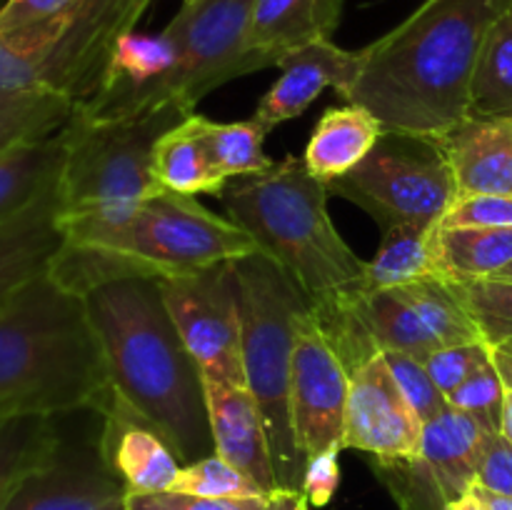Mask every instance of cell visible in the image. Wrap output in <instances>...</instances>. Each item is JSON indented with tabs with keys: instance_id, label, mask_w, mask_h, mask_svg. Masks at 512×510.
Returning <instances> with one entry per match:
<instances>
[{
	"instance_id": "cell-12",
	"label": "cell",
	"mask_w": 512,
	"mask_h": 510,
	"mask_svg": "<svg viewBox=\"0 0 512 510\" xmlns=\"http://www.w3.org/2000/svg\"><path fill=\"white\" fill-rule=\"evenodd\" d=\"M160 288L185 345L203 370V378L245 383L235 260L178 278H160Z\"/></svg>"
},
{
	"instance_id": "cell-34",
	"label": "cell",
	"mask_w": 512,
	"mask_h": 510,
	"mask_svg": "<svg viewBox=\"0 0 512 510\" xmlns=\"http://www.w3.org/2000/svg\"><path fill=\"white\" fill-rule=\"evenodd\" d=\"M388 360V368L393 373L395 383L403 390L405 400L410 403V408L415 410L423 423L433 420L440 410L448 408V398L438 390V385L433 383V378L425 370L423 360L413 358V355L405 353H383Z\"/></svg>"
},
{
	"instance_id": "cell-27",
	"label": "cell",
	"mask_w": 512,
	"mask_h": 510,
	"mask_svg": "<svg viewBox=\"0 0 512 510\" xmlns=\"http://www.w3.org/2000/svg\"><path fill=\"white\" fill-rule=\"evenodd\" d=\"M60 443L55 418L48 415H10L0 418V510L33 473L55 453Z\"/></svg>"
},
{
	"instance_id": "cell-5",
	"label": "cell",
	"mask_w": 512,
	"mask_h": 510,
	"mask_svg": "<svg viewBox=\"0 0 512 510\" xmlns=\"http://www.w3.org/2000/svg\"><path fill=\"white\" fill-rule=\"evenodd\" d=\"M195 110L165 103L135 118H88L73 110L63 128L65 160L58 178V223L65 240L120 223L160 188L153 178V148Z\"/></svg>"
},
{
	"instance_id": "cell-14",
	"label": "cell",
	"mask_w": 512,
	"mask_h": 510,
	"mask_svg": "<svg viewBox=\"0 0 512 510\" xmlns=\"http://www.w3.org/2000/svg\"><path fill=\"white\" fill-rule=\"evenodd\" d=\"M423 425L395 383L383 353L350 373L343 448L360 450L370 460L413 458L420 450Z\"/></svg>"
},
{
	"instance_id": "cell-3",
	"label": "cell",
	"mask_w": 512,
	"mask_h": 510,
	"mask_svg": "<svg viewBox=\"0 0 512 510\" xmlns=\"http://www.w3.org/2000/svg\"><path fill=\"white\" fill-rule=\"evenodd\" d=\"M103 348L80 295L50 273L0 310V418L108 410Z\"/></svg>"
},
{
	"instance_id": "cell-22",
	"label": "cell",
	"mask_w": 512,
	"mask_h": 510,
	"mask_svg": "<svg viewBox=\"0 0 512 510\" xmlns=\"http://www.w3.org/2000/svg\"><path fill=\"white\" fill-rule=\"evenodd\" d=\"M383 125L363 105L328 108L320 115L305 148V165L320 183L330 185L363 163L383 135Z\"/></svg>"
},
{
	"instance_id": "cell-24",
	"label": "cell",
	"mask_w": 512,
	"mask_h": 510,
	"mask_svg": "<svg viewBox=\"0 0 512 510\" xmlns=\"http://www.w3.org/2000/svg\"><path fill=\"white\" fill-rule=\"evenodd\" d=\"M438 225H398L383 233L378 253L370 263H365L360 298L378 290L403 288L425 278H440L433 250Z\"/></svg>"
},
{
	"instance_id": "cell-4",
	"label": "cell",
	"mask_w": 512,
	"mask_h": 510,
	"mask_svg": "<svg viewBox=\"0 0 512 510\" xmlns=\"http://www.w3.org/2000/svg\"><path fill=\"white\" fill-rule=\"evenodd\" d=\"M328 195V185L295 155L238 178L220 195L230 220L298 285L320 325L360 298L365 275V260L330 220Z\"/></svg>"
},
{
	"instance_id": "cell-1",
	"label": "cell",
	"mask_w": 512,
	"mask_h": 510,
	"mask_svg": "<svg viewBox=\"0 0 512 510\" xmlns=\"http://www.w3.org/2000/svg\"><path fill=\"white\" fill-rule=\"evenodd\" d=\"M80 298L103 348L113 403L150 425L183 465L213 455L203 370L165 305L160 278L118 275Z\"/></svg>"
},
{
	"instance_id": "cell-2",
	"label": "cell",
	"mask_w": 512,
	"mask_h": 510,
	"mask_svg": "<svg viewBox=\"0 0 512 510\" xmlns=\"http://www.w3.org/2000/svg\"><path fill=\"white\" fill-rule=\"evenodd\" d=\"M512 0H428L388 35L360 50V70L343 98L385 130L448 133L463 123L480 48Z\"/></svg>"
},
{
	"instance_id": "cell-19",
	"label": "cell",
	"mask_w": 512,
	"mask_h": 510,
	"mask_svg": "<svg viewBox=\"0 0 512 510\" xmlns=\"http://www.w3.org/2000/svg\"><path fill=\"white\" fill-rule=\"evenodd\" d=\"M98 445L105 463L125 483L128 495L163 493L173 488L180 463L168 443L150 425L110 400Z\"/></svg>"
},
{
	"instance_id": "cell-8",
	"label": "cell",
	"mask_w": 512,
	"mask_h": 510,
	"mask_svg": "<svg viewBox=\"0 0 512 510\" xmlns=\"http://www.w3.org/2000/svg\"><path fill=\"white\" fill-rule=\"evenodd\" d=\"M65 243L103 250L153 278L198 273L258 250L238 223L173 190H158L120 223Z\"/></svg>"
},
{
	"instance_id": "cell-46",
	"label": "cell",
	"mask_w": 512,
	"mask_h": 510,
	"mask_svg": "<svg viewBox=\"0 0 512 510\" xmlns=\"http://www.w3.org/2000/svg\"><path fill=\"white\" fill-rule=\"evenodd\" d=\"M495 280H510V283H512V263L505 265V268L500 270L498 275H495Z\"/></svg>"
},
{
	"instance_id": "cell-30",
	"label": "cell",
	"mask_w": 512,
	"mask_h": 510,
	"mask_svg": "<svg viewBox=\"0 0 512 510\" xmlns=\"http://www.w3.org/2000/svg\"><path fill=\"white\" fill-rule=\"evenodd\" d=\"M265 135L268 130L255 123L253 118L243 120V123H213V120L203 118V138L210 163L228 183L233 178L263 173L273 165L263 148Z\"/></svg>"
},
{
	"instance_id": "cell-38",
	"label": "cell",
	"mask_w": 512,
	"mask_h": 510,
	"mask_svg": "<svg viewBox=\"0 0 512 510\" xmlns=\"http://www.w3.org/2000/svg\"><path fill=\"white\" fill-rule=\"evenodd\" d=\"M475 485L512 498V443L503 433H485Z\"/></svg>"
},
{
	"instance_id": "cell-17",
	"label": "cell",
	"mask_w": 512,
	"mask_h": 510,
	"mask_svg": "<svg viewBox=\"0 0 512 510\" xmlns=\"http://www.w3.org/2000/svg\"><path fill=\"white\" fill-rule=\"evenodd\" d=\"M205 395H208L215 453L253 478L268 498L278 493L280 485L270 453L268 430L248 385L205 378Z\"/></svg>"
},
{
	"instance_id": "cell-6",
	"label": "cell",
	"mask_w": 512,
	"mask_h": 510,
	"mask_svg": "<svg viewBox=\"0 0 512 510\" xmlns=\"http://www.w3.org/2000/svg\"><path fill=\"white\" fill-rule=\"evenodd\" d=\"M243 318L245 385L268 430L280 490L303 493L305 458L290 413L295 325L310 308L298 285L260 250L235 260Z\"/></svg>"
},
{
	"instance_id": "cell-44",
	"label": "cell",
	"mask_w": 512,
	"mask_h": 510,
	"mask_svg": "<svg viewBox=\"0 0 512 510\" xmlns=\"http://www.w3.org/2000/svg\"><path fill=\"white\" fill-rule=\"evenodd\" d=\"M450 510H488V508H485L483 500H480L478 495H475L473 490H470V493L463 495V498H460L458 503H455Z\"/></svg>"
},
{
	"instance_id": "cell-45",
	"label": "cell",
	"mask_w": 512,
	"mask_h": 510,
	"mask_svg": "<svg viewBox=\"0 0 512 510\" xmlns=\"http://www.w3.org/2000/svg\"><path fill=\"white\" fill-rule=\"evenodd\" d=\"M503 435L512 443V393L508 390L505 395V410H503Z\"/></svg>"
},
{
	"instance_id": "cell-33",
	"label": "cell",
	"mask_w": 512,
	"mask_h": 510,
	"mask_svg": "<svg viewBox=\"0 0 512 510\" xmlns=\"http://www.w3.org/2000/svg\"><path fill=\"white\" fill-rule=\"evenodd\" d=\"M505 395H508V388L490 360L478 373L470 375L453 395H448V403L470 415L488 433H503Z\"/></svg>"
},
{
	"instance_id": "cell-11",
	"label": "cell",
	"mask_w": 512,
	"mask_h": 510,
	"mask_svg": "<svg viewBox=\"0 0 512 510\" xmlns=\"http://www.w3.org/2000/svg\"><path fill=\"white\" fill-rule=\"evenodd\" d=\"M485 433L470 415L448 403L423 425L413 458L373 460V468L400 510H450L475 485Z\"/></svg>"
},
{
	"instance_id": "cell-9",
	"label": "cell",
	"mask_w": 512,
	"mask_h": 510,
	"mask_svg": "<svg viewBox=\"0 0 512 510\" xmlns=\"http://www.w3.org/2000/svg\"><path fill=\"white\" fill-rule=\"evenodd\" d=\"M363 208L383 233L398 225H438L458 200L448 155L430 135L383 130L363 163L328 185Z\"/></svg>"
},
{
	"instance_id": "cell-21",
	"label": "cell",
	"mask_w": 512,
	"mask_h": 510,
	"mask_svg": "<svg viewBox=\"0 0 512 510\" xmlns=\"http://www.w3.org/2000/svg\"><path fill=\"white\" fill-rule=\"evenodd\" d=\"M340 23V0H255L248 48L273 68L290 50L313 40H330Z\"/></svg>"
},
{
	"instance_id": "cell-28",
	"label": "cell",
	"mask_w": 512,
	"mask_h": 510,
	"mask_svg": "<svg viewBox=\"0 0 512 510\" xmlns=\"http://www.w3.org/2000/svg\"><path fill=\"white\" fill-rule=\"evenodd\" d=\"M470 118H512V5L488 30L470 80Z\"/></svg>"
},
{
	"instance_id": "cell-43",
	"label": "cell",
	"mask_w": 512,
	"mask_h": 510,
	"mask_svg": "<svg viewBox=\"0 0 512 510\" xmlns=\"http://www.w3.org/2000/svg\"><path fill=\"white\" fill-rule=\"evenodd\" d=\"M475 495H478L480 500H483V505L488 510H512V498L510 495H500V493H493V490H485L480 488V485H473Z\"/></svg>"
},
{
	"instance_id": "cell-7",
	"label": "cell",
	"mask_w": 512,
	"mask_h": 510,
	"mask_svg": "<svg viewBox=\"0 0 512 510\" xmlns=\"http://www.w3.org/2000/svg\"><path fill=\"white\" fill-rule=\"evenodd\" d=\"M150 0H78L40 23L0 33V90H43L85 105Z\"/></svg>"
},
{
	"instance_id": "cell-40",
	"label": "cell",
	"mask_w": 512,
	"mask_h": 510,
	"mask_svg": "<svg viewBox=\"0 0 512 510\" xmlns=\"http://www.w3.org/2000/svg\"><path fill=\"white\" fill-rule=\"evenodd\" d=\"M75 3L78 0H5L0 5V33H10V30L48 20Z\"/></svg>"
},
{
	"instance_id": "cell-10",
	"label": "cell",
	"mask_w": 512,
	"mask_h": 510,
	"mask_svg": "<svg viewBox=\"0 0 512 510\" xmlns=\"http://www.w3.org/2000/svg\"><path fill=\"white\" fill-rule=\"evenodd\" d=\"M255 0H185L163 40L173 65L163 80L165 103L195 105L228 80L273 68L265 55L248 48Z\"/></svg>"
},
{
	"instance_id": "cell-39",
	"label": "cell",
	"mask_w": 512,
	"mask_h": 510,
	"mask_svg": "<svg viewBox=\"0 0 512 510\" xmlns=\"http://www.w3.org/2000/svg\"><path fill=\"white\" fill-rule=\"evenodd\" d=\"M340 485V450H325L305 463L303 495L315 508H325Z\"/></svg>"
},
{
	"instance_id": "cell-18",
	"label": "cell",
	"mask_w": 512,
	"mask_h": 510,
	"mask_svg": "<svg viewBox=\"0 0 512 510\" xmlns=\"http://www.w3.org/2000/svg\"><path fill=\"white\" fill-rule=\"evenodd\" d=\"M58 180L0 228V310L45 275L65 245Z\"/></svg>"
},
{
	"instance_id": "cell-29",
	"label": "cell",
	"mask_w": 512,
	"mask_h": 510,
	"mask_svg": "<svg viewBox=\"0 0 512 510\" xmlns=\"http://www.w3.org/2000/svg\"><path fill=\"white\" fill-rule=\"evenodd\" d=\"M68 98L43 90H0V158L33 140L60 133L73 118Z\"/></svg>"
},
{
	"instance_id": "cell-23",
	"label": "cell",
	"mask_w": 512,
	"mask_h": 510,
	"mask_svg": "<svg viewBox=\"0 0 512 510\" xmlns=\"http://www.w3.org/2000/svg\"><path fill=\"white\" fill-rule=\"evenodd\" d=\"M153 178L160 188L173 193L223 195L228 180L210 163L203 138V115L193 113L155 143Z\"/></svg>"
},
{
	"instance_id": "cell-16",
	"label": "cell",
	"mask_w": 512,
	"mask_h": 510,
	"mask_svg": "<svg viewBox=\"0 0 512 510\" xmlns=\"http://www.w3.org/2000/svg\"><path fill=\"white\" fill-rule=\"evenodd\" d=\"M280 78L265 93L253 120L265 130L303 115L325 88L340 95L350 88L360 70V50H343L333 40H313L290 50L278 60Z\"/></svg>"
},
{
	"instance_id": "cell-41",
	"label": "cell",
	"mask_w": 512,
	"mask_h": 510,
	"mask_svg": "<svg viewBox=\"0 0 512 510\" xmlns=\"http://www.w3.org/2000/svg\"><path fill=\"white\" fill-rule=\"evenodd\" d=\"M268 510H310V503L298 490H278L268 498Z\"/></svg>"
},
{
	"instance_id": "cell-20",
	"label": "cell",
	"mask_w": 512,
	"mask_h": 510,
	"mask_svg": "<svg viewBox=\"0 0 512 510\" xmlns=\"http://www.w3.org/2000/svg\"><path fill=\"white\" fill-rule=\"evenodd\" d=\"M460 198L512 193V118H465L435 138Z\"/></svg>"
},
{
	"instance_id": "cell-15",
	"label": "cell",
	"mask_w": 512,
	"mask_h": 510,
	"mask_svg": "<svg viewBox=\"0 0 512 510\" xmlns=\"http://www.w3.org/2000/svg\"><path fill=\"white\" fill-rule=\"evenodd\" d=\"M5 510H128V488L98 443L68 448L60 440L55 453L25 475Z\"/></svg>"
},
{
	"instance_id": "cell-26",
	"label": "cell",
	"mask_w": 512,
	"mask_h": 510,
	"mask_svg": "<svg viewBox=\"0 0 512 510\" xmlns=\"http://www.w3.org/2000/svg\"><path fill=\"white\" fill-rule=\"evenodd\" d=\"M63 160V130L20 145L0 158V228L60 178Z\"/></svg>"
},
{
	"instance_id": "cell-31",
	"label": "cell",
	"mask_w": 512,
	"mask_h": 510,
	"mask_svg": "<svg viewBox=\"0 0 512 510\" xmlns=\"http://www.w3.org/2000/svg\"><path fill=\"white\" fill-rule=\"evenodd\" d=\"M450 288L478 323L483 340L495 348L512 338V283L510 280H448Z\"/></svg>"
},
{
	"instance_id": "cell-42",
	"label": "cell",
	"mask_w": 512,
	"mask_h": 510,
	"mask_svg": "<svg viewBox=\"0 0 512 510\" xmlns=\"http://www.w3.org/2000/svg\"><path fill=\"white\" fill-rule=\"evenodd\" d=\"M493 350V365L495 370H498V375L503 378L505 388L512 393V338L505 340V343L495 345Z\"/></svg>"
},
{
	"instance_id": "cell-47",
	"label": "cell",
	"mask_w": 512,
	"mask_h": 510,
	"mask_svg": "<svg viewBox=\"0 0 512 510\" xmlns=\"http://www.w3.org/2000/svg\"><path fill=\"white\" fill-rule=\"evenodd\" d=\"M5 3V0H0V5H3Z\"/></svg>"
},
{
	"instance_id": "cell-36",
	"label": "cell",
	"mask_w": 512,
	"mask_h": 510,
	"mask_svg": "<svg viewBox=\"0 0 512 510\" xmlns=\"http://www.w3.org/2000/svg\"><path fill=\"white\" fill-rule=\"evenodd\" d=\"M443 228H512V193L455 200L440 220Z\"/></svg>"
},
{
	"instance_id": "cell-32",
	"label": "cell",
	"mask_w": 512,
	"mask_h": 510,
	"mask_svg": "<svg viewBox=\"0 0 512 510\" xmlns=\"http://www.w3.org/2000/svg\"><path fill=\"white\" fill-rule=\"evenodd\" d=\"M170 490L200 498H268L253 478L218 453L183 465Z\"/></svg>"
},
{
	"instance_id": "cell-35",
	"label": "cell",
	"mask_w": 512,
	"mask_h": 510,
	"mask_svg": "<svg viewBox=\"0 0 512 510\" xmlns=\"http://www.w3.org/2000/svg\"><path fill=\"white\" fill-rule=\"evenodd\" d=\"M490 360H493V350L488 343H463L435 350L433 355L423 360V365L440 393L448 398Z\"/></svg>"
},
{
	"instance_id": "cell-25",
	"label": "cell",
	"mask_w": 512,
	"mask_h": 510,
	"mask_svg": "<svg viewBox=\"0 0 512 510\" xmlns=\"http://www.w3.org/2000/svg\"><path fill=\"white\" fill-rule=\"evenodd\" d=\"M435 265L445 280L495 278L512 263V228H435Z\"/></svg>"
},
{
	"instance_id": "cell-37",
	"label": "cell",
	"mask_w": 512,
	"mask_h": 510,
	"mask_svg": "<svg viewBox=\"0 0 512 510\" xmlns=\"http://www.w3.org/2000/svg\"><path fill=\"white\" fill-rule=\"evenodd\" d=\"M128 510H268V498H200V495L163 493L128 495Z\"/></svg>"
},
{
	"instance_id": "cell-13",
	"label": "cell",
	"mask_w": 512,
	"mask_h": 510,
	"mask_svg": "<svg viewBox=\"0 0 512 510\" xmlns=\"http://www.w3.org/2000/svg\"><path fill=\"white\" fill-rule=\"evenodd\" d=\"M348 393L350 370L308 308L295 325L290 378V413L305 463L325 450H345Z\"/></svg>"
}]
</instances>
